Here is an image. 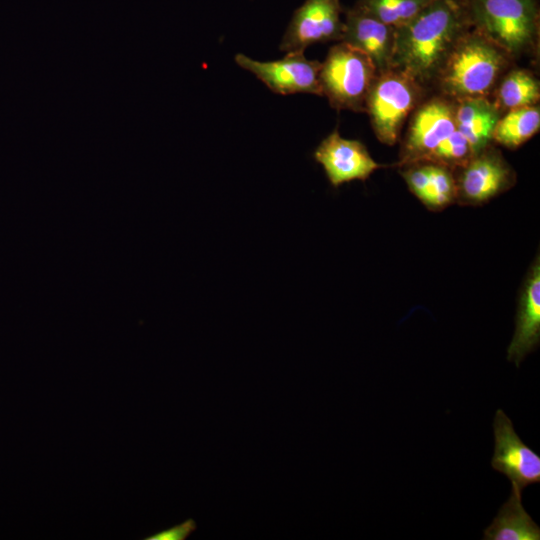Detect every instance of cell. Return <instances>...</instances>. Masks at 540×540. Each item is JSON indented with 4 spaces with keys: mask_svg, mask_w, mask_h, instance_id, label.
<instances>
[{
    "mask_svg": "<svg viewBox=\"0 0 540 540\" xmlns=\"http://www.w3.org/2000/svg\"><path fill=\"white\" fill-rule=\"evenodd\" d=\"M522 492L512 489L509 499L484 530V540H539L540 527L522 505Z\"/></svg>",
    "mask_w": 540,
    "mask_h": 540,
    "instance_id": "15",
    "label": "cell"
},
{
    "mask_svg": "<svg viewBox=\"0 0 540 540\" xmlns=\"http://www.w3.org/2000/svg\"><path fill=\"white\" fill-rule=\"evenodd\" d=\"M196 527L195 521L190 518L180 524L150 535L144 540H185L196 530Z\"/></svg>",
    "mask_w": 540,
    "mask_h": 540,
    "instance_id": "22",
    "label": "cell"
},
{
    "mask_svg": "<svg viewBox=\"0 0 540 540\" xmlns=\"http://www.w3.org/2000/svg\"><path fill=\"white\" fill-rule=\"evenodd\" d=\"M429 175V192L424 203L431 210H440L456 201L453 171L445 166L425 162Z\"/></svg>",
    "mask_w": 540,
    "mask_h": 540,
    "instance_id": "19",
    "label": "cell"
},
{
    "mask_svg": "<svg viewBox=\"0 0 540 540\" xmlns=\"http://www.w3.org/2000/svg\"><path fill=\"white\" fill-rule=\"evenodd\" d=\"M492 100L501 114L506 111L537 105L540 85L534 74L527 69H512L501 76Z\"/></svg>",
    "mask_w": 540,
    "mask_h": 540,
    "instance_id": "16",
    "label": "cell"
},
{
    "mask_svg": "<svg viewBox=\"0 0 540 540\" xmlns=\"http://www.w3.org/2000/svg\"><path fill=\"white\" fill-rule=\"evenodd\" d=\"M456 129L467 139L473 155L493 142L495 126L502 115L489 97L453 101Z\"/></svg>",
    "mask_w": 540,
    "mask_h": 540,
    "instance_id": "14",
    "label": "cell"
},
{
    "mask_svg": "<svg viewBox=\"0 0 540 540\" xmlns=\"http://www.w3.org/2000/svg\"><path fill=\"white\" fill-rule=\"evenodd\" d=\"M471 27L511 59L531 52L539 38V0H467Z\"/></svg>",
    "mask_w": 540,
    "mask_h": 540,
    "instance_id": "3",
    "label": "cell"
},
{
    "mask_svg": "<svg viewBox=\"0 0 540 540\" xmlns=\"http://www.w3.org/2000/svg\"><path fill=\"white\" fill-rule=\"evenodd\" d=\"M377 75L375 65L366 54L339 41L321 62L322 96L335 109L365 112L366 100Z\"/></svg>",
    "mask_w": 540,
    "mask_h": 540,
    "instance_id": "4",
    "label": "cell"
},
{
    "mask_svg": "<svg viewBox=\"0 0 540 540\" xmlns=\"http://www.w3.org/2000/svg\"><path fill=\"white\" fill-rule=\"evenodd\" d=\"M343 27L340 0H305L294 12L280 50L285 53L304 52L316 43L339 42Z\"/></svg>",
    "mask_w": 540,
    "mask_h": 540,
    "instance_id": "9",
    "label": "cell"
},
{
    "mask_svg": "<svg viewBox=\"0 0 540 540\" xmlns=\"http://www.w3.org/2000/svg\"><path fill=\"white\" fill-rule=\"evenodd\" d=\"M435 0H359L355 6L381 22L399 28Z\"/></svg>",
    "mask_w": 540,
    "mask_h": 540,
    "instance_id": "18",
    "label": "cell"
},
{
    "mask_svg": "<svg viewBox=\"0 0 540 540\" xmlns=\"http://www.w3.org/2000/svg\"><path fill=\"white\" fill-rule=\"evenodd\" d=\"M471 28L467 0H435L407 24L395 29L392 68L422 86L434 82L447 55Z\"/></svg>",
    "mask_w": 540,
    "mask_h": 540,
    "instance_id": "1",
    "label": "cell"
},
{
    "mask_svg": "<svg viewBox=\"0 0 540 540\" xmlns=\"http://www.w3.org/2000/svg\"><path fill=\"white\" fill-rule=\"evenodd\" d=\"M494 454L491 466L505 475L512 489L522 492L540 482V456L528 447L516 433L513 423L498 409L493 421Z\"/></svg>",
    "mask_w": 540,
    "mask_h": 540,
    "instance_id": "10",
    "label": "cell"
},
{
    "mask_svg": "<svg viewBox=\"0 0 540 540\" xmlns=\"http://www.w3.org/2000/svg\"><path fill=\"white\" fill-rule=\"evenodd\" d=\"M540 343V263L532 264L524 281L515 319V332L507 349V360L517 367Z\"/></svg>",
    "mask_w": 540,
    "mask_h": 540,
    "instance_id": "13",
    "label": "cell"
},
{
    "mask_svg": "<svg viewBox=\"0 0 540 540\" xmlns=\"http://www.w3.org/2000/svg\"><path fill=\"white\" fill-rule=\"evenodd\" d=\"M340 41L366 54L375 65L378 73L392 68L395 28L356 6L345 13Z\"/></svg>",
    "mask_w": 540,
    "mask_h": 540,
    "instance_id": "12",
    "label": "cell"
},
{
    "mask_svg": "<svg viewBox=\"0 0 540 540\" xmlns=\"http://www.w3.org/2000/svg\"><path fill=\"white\" fill-rule=\"evenodd\" d=\"M511 57L472 27L453 46L434 82L450 100L489 97Z\"/></svg>",
    "mask_w": 540,
    "mask_h": 540,
    "instance_id": "2",
    "label": "cell"
},
{
    "mask_svg": "<svg viewBox=\"0 0 540 540\" xmlns=\"http://www.w3.org/2000/svg\"><path fill=\"white\" fill-rule=\"evenodd\" d=\"M235 62L252 73L271 91L280 95L307 93L322 96L319 82L321 62L310 60L304 52H289L278 60L258 61L242 53Z\"/></svg>",
    "mask_w": 540,
    "mask_h": 540,
    "instance_id": "7",
    "label": "cell"
},
{
    "mask_svg": "<svg viewBox=\"0 0 540 540\" xmlns=\"http://www.w3.org/2000/svg\"><path fill=\"white\" fill-rule=\"evenodd\" d=\"M423 91L424 86L401 70L390 68L378 73L365 112L381 143L391 146L398 141L406 119L421 103Z\"/></svg>",
    "mask_w": 540,
    "mask_h": 540,
    "instance_id": "5",
    "label": "cell"
},
{
    "mask_svg": "<svg viewBox=\"0 0 540 540\" xmlns=\"http://www.w3.org/2000/svg\"><path fill=\"white\" fill-rule=\"evenodd\" d=\"M456 170V200L465 205L486 203L511 188L515 182L513 169L491 145L474 154Z\"/></svg>",
    "mask_w": 540,
    "mask_h": 540,
    "instance_id": "8",
    "label": "cell"
},
{
    "mask_svg": "<svg viewBox=\"0 0 540 540\" xmlns=\"http://www.w3.org/2000/svg\"><path fill=\"white\" fill-rule=\"evenodd\" d=\"M473 156L467 139L455 129L429 155L425 162L435 163L456 170Z\"/></svg>",
    "mask_w": 540,
    "mask_h": 540,
    "instance_id": "20",
    "label": "cell"
},
{
    "mask_svg": "<svg viewBox=\"0 0 540 540\" xmlns=\"http://www.w3.org/2000/svg\"><path fill=\"white\" fill-rule=\"evenodd\" d=\"M402 171V176L409 190L424 204L429 192V175L425 162H416Z\"/></svg>",
    "mask_w": 540,
    "mask_h": 540,
    "instance_id": "21",
    "label": "cell"
},
{
    "mask_svg": "<svg viewBox=\"0 0 540 540\" xmlns=\"http://www.w3.org/2000/svg\"><path fill=\"white\" fill-rule=\"evenodd\" d=\"M540 129L538 104L512 109L503 113L493 132V141L516 149L531 139Z\"/></svg>",
    "mask_w": 540,
    "mask_h": 540,
    "instance_id": "17",
    "label": "cell"
},
{
    "mask_svg": "<svg viewBox=\"0 0 540 540\" xmlns=\"http://www.w3.org/2000/svg\"><path fill=\"white\" fill-rule=\"evenodd\" d=\"M313 156L322 165L334 187L354 180L365 181L382 167L371 157L363 143L343 138L337 130L321 141Z\"/></svg>",
    "mask_w": 540,
    "mask_h": 540,
    "instance_id": "11",
    "label": "cell"
},
{
    "mask_svg": "<svg viewBox=\"0 0 540 540\" xmlns=\"http://www.w3.org/2000/svg\"><path fill=\"white\" fill-rule=\"evenodd\" d=\"M455 129L453 101L436 96L421 102L412 113L398 164L425 162Z\"/></svg>",
    "mask_w": 540,
    "mask_h": 540,
    "instance_id": "6",
    "label": "cell"
}]
</instances>
